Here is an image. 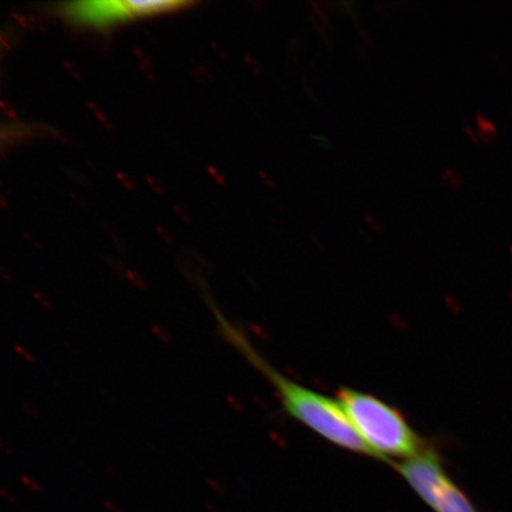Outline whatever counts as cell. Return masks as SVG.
<instances>
[{"label":"cell","instance_id":"cell-4","mask_svg":"<svg viewBox=\"0 0 512 512\" xmlns=\"http://www.w3.org/2000/svg\"><path fill=\"white\" fill-rule=\"evenodd\" d=\"M189 2H78L63 4L61 14L78 24L95 28L169 14L188 8Z\"/></svg>","mask_w":512,"mask_h":512},{"label":"cell","instance_id":"cell-6","mask_svg":"<svg viewBox=\"0 0 512 512\" xmlns=\"http://www.w3.org/2000/svg\"><path fill=\"white\" fill-rule=\"evenodd\" d=\"M17 351H18V354H21L25 358V360L30 361V362L34 361V356H32L30 354V352L25 350L24 348L17 347Z\"/></svg>","mask_w":512,"mask_h":512},{"label":"cell","instance_id":"cell-5","mask_svg":"<svg viewBox=\"0 0 512 512\" xmlns=\"http://www.w3.org/2000/svg\"><path fill=\"white\" fill-rule=\"evenodd\" d=\"M153 330H155V334L160 339H162L163 342H168L169 341V335L166 334V331H164L163 329L157 328V326H153Z\"/></svg>","mask_w":512,"mask_h":512},{"label":"cell","instance_id":"cell-3","mask_svg":"<svg viewBox=\"0 0 512 512\" xmlns=\"http://www.w3.org/2000/svg\"><path fill=\"white\" fill-rule=\"evenodd\" d=\"M393 466L435 512H478L465 492L448 477L438 454L430 448Z\"/></svg>","mask_w":512,"mask_h":512},{"label":"cell","instance_id":"cell-1","mask_svg":"<svg viewBox=\"0 0 512 512\" xmlns=\"http://www.w3.org/2000/svg\"><path fill=\"white\" fill-rule=\"evenodd\" d=\"M223 334L234 343L256 368L262 371L277 388L286 412L294 419L311 428L330 443L356 453L376 458L352 426L341 403L332 400L315 390L306 388L297 382L286 379L277 370L268 366L264 358L249 345L239 330L222 322Z\"/></svg>","mask_w":512,"mask_h":512},{"label":"cell","instance_id":"cell-2","mask_svg":"<svg viewBox=\"0 0 512 512\" xmlns=\"http://www.w3.org/2000/svg\"><path fill=\"white\" fill-rule=\"evenodd\" d=\"M337 398L376 459L390 464L388 457L407 460L427 450L424 441L398 409L388 403L350 388L339 389Z\"/></svg>","mask_w":512,"mask_h":512},{"label":"cell","instance_id":"cell-7","mask_svg":"<svg viewBox=\"0 0 512 512\" xmlns=\"http://www.w3.org/2000/svg\"><path fill=\"white\" fill-rule=\"evenodd\" d=\"M35 297H36V299H37V300H40V302H41L43 305L50 306L49 299L44 298L43 294H41V293H36V294H35Z\"/></svg>","mask_w":512,"mask_h":512}]
</instances>
